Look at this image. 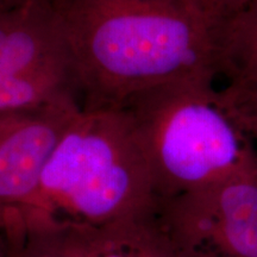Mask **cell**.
Listing matches in <instances>:
<instances>
[{
  "instance_id": "7c38bea8",
  "label": "cell",
  "mask_w": 257,
  "mask_h": 257,
  "mask_svg": "<svg viewBox=\"0 0 257 257\" xmlns=\"http://www.w3.org/2000/svg\"><path fill=\"white\" fill-rule=\"evenodd\" d=\"M0 257H11V244L4 230L0 231Z\"/></svg>"
},
{
  "instance_id": "30bf717a",
  "label": "cell",
  "mask_w": 257,
  "mask_h": 257,
  "mask_svg": "<svg viewBox=\"0 0 257 257\" xmlns=\"http://www.w3.org/2000/svg\"><path fill=\"white\" fill-rule=\"evenodd\" d=\"M251 2L253 0H212V4L220 18H226L237 14Z\"/></svg>"
},
{
  "instance_id": "8992f818",
  "label": "cell",
  "mask_w": 257,
  "mask_h": 257,
  "mask_svg": "<svg viewBox=\"0 0 257 257\" xmlns=\"http://www.w3.org/2000/svg\"><path fill=\"white\" fill-rule=\"evenodd\" d=\"M0 73L62 79L76 89L51 0L0 12Z\"/></svg>"
},
{
  "instance_id": "52a82bcc",
  "label": "cell",
  "mask_w": 257,
  "mask_h": 257,
  "mask_svg": "<svg viewBox=\"0 0 257 257\" xmlns=\"http://www.w3.org/2000/svg\"><path fill=\"white\" fill-rule=\"evenodd\" d=\"M218 54L223 91L232 98L257 93V0L220 19Z\"/></svg>"
},
{
  "instance_id": "8fae6325",
  "label": "cell",
  "mask_w": 257,
  "mask_h": 257,
  "mask_svg": "<svg viewBox=\"0 0 257 257\" xmlns=\"http://www.w3.org/2000/svg\"><path fill=\"white\" fill-rule=\"evenodd\" d=\"M166 2H173V3H181V4H188V5H194L199 6V8H204L206 10L217 14V11L214 10V6L212 4V0H166ZM219 16V15H218Z\"/></svg>"
},
{
  "instance_id": "9c48e42d",
  "label": "cell",
  "mask_w": 257,
  "mask_h": 257,
  "mask_svg": "<svg viewBox=\"0 0 257 257\" xmlns=\"http://www.w3.org/2000/svg\"><path fill=\"white\" fill-rule=\"evenodd\" d=\"M225 95L227 96V99L232 102L236 110L238 111L240 118L243 119V123L245 124L246 128H248L257 146V93L242 96V98H232V96H229L227 94Z\"/></svg>"
},
{
  "instance_id": "9a60e30c",
  "label": "cell",
  "mask_w": 257,
  "mask_h": 257,
  "mask_svg": "<svg viewBox=\"0 0 257 257\" xmlns=\"http://www.w3.org/2000/svg\"><path fill=\"white\" fill-rule=\"evenodd\" d=\"M11 257H12V250H11Z\"/></svg>"
},
{
  "instance_id": "277c9868",
  "label": "cell",
  "mask_w": 257,
  "mask_h": 257,
  "mask_svg": "<svg viewBox=\"0 0 257 257\" xmlns=\"http://www.w3.org/2000/svg\"><path fill=\"white\" fill-rule=\"evenodd\" d=\"M157 223L188 257H257V169L160 202Z\"/></svg>"
},
{
  "instance_id": "3957f363",
  "label": "cell",
  "mask_w": 257,
  "mask_h": 257,
  "mask_svg": "<svg viewBox=\"0 0 257 257\" xmlns=\"http://www.w3.org/2000/svg\"><path fill=\"white\" fill-rule=\"evenodd\" d=\"M213 78L178 80L135 96L133 115L160 202L257 169L256 143Z\"/></svg>"
},
{
  "instance_id": "5bb4252c",
  "label": "cell",
  "mask_w": 257,
  "mask_h": 257,
  "mask_svg": "<svg viewBox=\"0 0 257 257\" xmlns=\"http://www.w3.org/2000/svg\"><path fill=\"white\" fill-rule=\"evenodd\" d=\"M181 256H182V257H187V256H184V255H181Z\"/></svg>"
},
{
  "instance_id": "6da1fadb",
  "label": "cell",
  "mask_w": 257,
  "mask_h": 257,
  "mask_svg": "<svg viewBox=\"0 0 257 257\" xmlns=\"http://www.w3.org/2000/svg\"><path fill=\"white\" fill-rule=\"evenodd\" d=\"M81 107H124L149 91L219 76L220 17L166 0H51Z\"/></svg>"
},
{
  "instance_id": "4fadbf2b",
  "label": "cell",
  "mask_w": 257,
  "mask_h": 257,
  "mask_svg": "<svg viewBox=\"0 0 257 257\" xmlns=\"http://www.w3.org/2000/svg\"><path fill=\"white\" fill-rule=\"evenodd\" d=\"M30 2H34V0H0V12L19 8Z\"/></svg>"
},
{
  "instance_id": "ba28073f",
  "label": "cell",
  "mask_w": 257,
  "mask_h": 257,
  "mask_svg": "<svg viewBox=\"0 0 257 257\" xmlns=\"http://www.w3.org/2000/svg\"><path fill=\"white\" fill-rule=\"evenodd\" d=\"M3 230L12 257H78L67 226L35 213H11Z\"/></svg>"
},
{
  "instance_id": "7a4b0ae2",
  "label": "cell",
  "mask_w": 257,
  "mask_h": 257,
  "mask_svg": "<svg viewBox=\"0 0 257 257\" xmlns=\"http://www.w3.org/2000/svg\"><path fill=\"white\" fill-rule=\"evenodd\" d=\"M159 205L127 108L80 107L51 153L36 199L24 213L64 224L115 227L155 219Z\"/></svg>"
},
{
  "instance_id": "5b68a950",
  "label": "cell",
  "mask_w": 257,
  "mask_h": 257,
  "mask_svg": "<svg viewBox=\"0 0 257 257\" xmlns=\"http://www.w3.org/2000/svg\"><path fill=\"white\" fill-rule=\"evenodd\" d=\"M80 107L78 99L69 98L0 113V231L8 214L31 208L44 167Z\"/></svg>"
}]
</instances>
